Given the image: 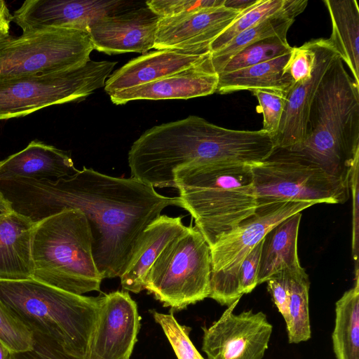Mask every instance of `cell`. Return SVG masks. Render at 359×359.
<instances>
[{
	"label": "cell",
	"instance_id": "obj_1",
	"mask_svg": "<svg viewBox=\"0 0 359 359\" xmlns=\"http://www.w3.org/2000/svg\"><path fill=\"white\" fill-rule=\"evenodd\" d=\"M0 192L12 210L36 223L65 210H79L87 218L92 252L103 278L119 277L145 228L179 197L158 194L134 177H118L83 167L57 180L0 181Z\"/></svg>",
	"mask_w": 359,
	"mask_h": 359
},
{
	"label": "cell",
	"instance_id": "obj_2",
	"mask_svg": "<svg viewBox=\"0 0 359 359\" xmlns=\"http://www.w3.org/2000/svg\"><path fill=\"white\" fill-rule=\"evenodd\" d=\"M349 184L359 158V85L337 56L311 105L304 140L290 149Z\"/></svg>",
	"mask_w": 359,
	"mask_h": 359
},
{
	"label": "cell",
	"instance_id": "obj_3",
	"mask_svg": "<svg viewBox=\"0 0 359 359\" xmlns=\"http://www.w3.org/2000/svg\"><path fill=\"white\" fill-rule=\"evenodd\" d=\"M0 301L34 337L72 358L86 359L99 297L74 294L29 278L0 280Z\"/></svg>",
	"mask_w": 359,
	"mask_h": 359
},
{
	"label": "cell",
	"instance_id": "obj_4",
	"mask_svg": "<svg viewBox=\"0 0 359 359\" xmlns=\"http://www.w3.org/2000/svg\"><path fill=\"white\" fill-rule=\"evenodd\" d=\"M252 165L190 164L173 173L180 207L210 248L257 208Z\"/></svg>",
	"mask_w": 359,
	"mask_h": 359
},
{
	"label": "cell",
	"instance_id": "obj_5",
	"mask_svg": "<svg viewBox=\"0 0 359 359\" xmlns=\"http://www.w3.org/2000/svg\"><path fill=\"white\" fill-rule=\"evenodd\" d=\"M89 222L65 210L35 223L31 238L32 278L76 294L100 291L104 279L93 257Z\"/></svg>",
	"mask_w": 359,
	"mask_h": 359
},
{
	"label": "cell",
	"instance_id": "obj_6",
	"mask_svg": "<svg viewBox=\"0 0 359 359\" xmlns=\"http://www.w3.org/2000/svg\"><path fill=\"white\" fill-rule=\"evenodd\" d=\"M211 270L210 247L190 225L160 253L145 277L144 289L164 306L184 309L209 297Z\"/></svg>",
	"mask_w": 359,
	"mask_h": 359
},
{
	"label": "cell",
	"instance_id": "obj_7",
	"mask_svg": "<svg viewBox=\"0 0 359 359\" xmlns=\"http://www.w3.org/2000/svg\"><path fill=\"white\" fill-rule=\"evenodd\" d=\"M251 169L257 207L285 201L339 204L350 196L348 182L287 149L275 148Z\"/></svg>",
	"mask_w": 359,
	"mask_h": 359
},
{
	"label": "cell",
	"instance_id": "obj_8",
	"mask_svg": "<svg viewBox=\"0 0 359 359\" xmlns=\"http://www.w3.org/2000/svg\"><path fill=\"white\" fill-rule=\"evenodd\" d=\"M116 65V62L89 60L81 67L63 72L0 77V121L83 100L104 86Z\"/></svg>",
	"mask_w": 359,
	"mask_h": 359
},
{
	"label": "cell",
	"instance_id": "obj_9",
	"mask_svg": "<svg viewBox=\"0 0 359 359\" xmlns=\"http://www.w3.org/2000/svg\"><path fill=\"white\" fill-rule=\"evenodd\" d=\"M94 50L88 33L54 28L0 40V77L63 72L81 67Z\"/></svg>",
	"mask_w": 359,
	"mask_h": 359
},
{
	"label": "cell",
	"instance_id": "obj_10",
	"mask_svg": "<svg viewBox=\"0 0 359 359\" xmlns=\"http://www.w3.org/2000/svg\"><path fill=\"white\" fill-rule=\"evenodd\" d=\"M313 205L308 201H285L258 206L252 215L222 236L210 248L209 297L228 306L239 299L235 297L233 283L245 257L276 225Z\"/></svg>",
	"mask_w": 359,
	"mask_h": 359
},
{
	"label": "cell",
	"instance_id": "obj_11",
	"mask_svg": "<svg viewBox=\"0 0 359 359\" xmlns=\"http://www.w3.org/2000/svg\"><path fill=\"white\" fill-rule=\"evenodd\" d=\"M239 299L210 327H203L202 350L207 359H262L273 326L262 311L233 313Z\"/></svg>",
	"mask_w": 359,
	"mask_h": 359
},
{
	"label": "cell",
	"instance_id": "obj_12",
	"mask_svg": "<svg viewBox=\"0 0 359 359\" xmlns=\"http://www.w3.org/2000/svg\"><path fill=\"white\" fill-rule=\"evenodd\" d=\"M123 0H27L13 14V21L28 33L54 28L88 33L97 20L140 5Z\"/></svg>",
	"mask_w": 359,
	"mask_h": 359
},
{
	"label": "cell",
	"instance_id": "obj_13",
	"mask_svg": "<svg viewBox=\"0 0 359 359\" xmlns=\"http://www.w3.org/2000/svg\"><path fill=\"white\" fill-rule=\"evenodd\" d=\"M140 316L128 291L99 296L86 359H130L137 340Z\"/></svg>",
	"mask_w": 359,
	"mask_h": 359
},
{
	"label": "cell",
	"instance_id": "obj_14",
	"mask_svg": "<svg viewBox=\"0 0 359 359\" xmlns=\"http://www.w3.org/2000/svg\"><path fill=\"white\" fill-rule=\"evenodd\" d=\"M159 20L144 2L97 20L88 34L93 48L100 52L146 53L154 48Z\"/></svg>",
	"mask_w": 359,
	"mask_h": 359
},
{
	"label": "cell",
	"instance_id": "obj_15",
	"mask_svg": "<svg viewBox=\"0 0 359 359\" xmlns=\"http://www.w3.org/2000/svg\"><path fill=\"white\" fill-rule=\"evenodd\" d=\"M315 53L311 75L293 83L286 97L278 130L273 137L275 148L290 149L304 139L311 105L322 79L334 60L339 56L328 39L311 40Z\"/></svg>",
	"mask_w": 359,
	"mask_h": 359
},
{
	"label": "cell",
	"instance_id": "obj_16",
	"mask_svg": "<svg viewBox=\"0 0 359 359\" xmlns=\"http://www.w3.org/2000/svg\"><path fill=\"white\" fill-rule=\"evenodd\" d=\"M242 12L223 5L178 16L160 18L154 48L196 50L210 48V43Z\"/></svg>",
	"mask_w": 359,
	"mask_h": 359
},
{
	"label": "cell",
	"instance_id": "obj_17",
	"mask_svg": "<svg viewBox=\"0 0 359 359\" xmlns=\"http://www.w3.org/2000/svg\"><path fill=\"white\" fill-rule=\"evenodd\" d=\"M210 53V48L161 49L146 53L111 74L105 82L104 90L109 95L155 81L203 61Z\"/></svg>",
	"mask_w": 359,
	"mask_h": 359
},
{
	"label": "cell",
	"instance_id": "obj_18",
	"mask_svg": "<svg viewBox=\"0 0 359 359\" xmlns=\"http://www.w3.org/2000/svg\"><path fill=\"white\" fill-rule=\"evenodd\" d=\"M218 74L210 55L203 61L155 81L109 95L115 104L140 100L189 99L216 93Z\"/></svg>",
	"mask_w": 359,
	"mask_h": 359
},
{
	"label": "cell",
	"instance_id": "obj_19",
	"mask_svg": "<svg viewBox=\"0 0 359 359\" xmlns=\"http://www.w3.org/2000/svg\"><path fill=\"white\" fill-rule=\"evenodd\" d=\"M182 217L161 215L141 233L119 276L126 291L139 293L144 290L145 277L164 248L187 227Z\"/></svg>",
	"mask_w": 359,
	"mask_h": 359
},
{
	"label": "cell",
	"instance_id": "obj_20",
	"mask_svg": "<svg viewBox=\"0 0 359 359\" xmlns=\"http://www.w3.org/2000/svg\"><path fill=\"white\" fill-rule=\"evenodd\" d=\"M77 170L66 151L33 140L22 150L0 161V181L15 179L57 180Z\"/></svg>",
	"mask_w": 359,
	"mask_h": 359
},
{
	"label": "cell",
	"instance_id": "obj_21",
	"mask_svg": "<svg viewBox=\"0 0 359 359\" xmlns=\"http://www.w3.org/2000/svg\"><path fill=\"white\" fill-rule=\"evenodd\" d=\"M34 224L13 210L0 216V280L32 278L31 238Z\"/></svg>",
	"mask_w": 359,
	"mask_h": 359
},
{
	"label": "cell",
	"instance_id": "obj_22",
	"mask_svg": "<svg viewBox=\"0 0 359 359\" xmlns=\"http://www.w3.org/2000/svg\"><path fill=\"white\" fill-rule=\"evenodd\" d=\"M301 218V212L286 218L264 237L257 275L258 285L281 271L294 273L304 271L300 265L297 252Z\"/></svg>",
	"mask_w": 359,
	"mask_h": 359
},
{
	"label": "cell",
	"instance_id": "obj_23",
	"mask_svg": "<svg viewBox=\"0 0 359 359\" xmlns=\"http://www.w3.org/2000/svg\"><path fill=\"white\" fill-rule=\"evenodd\" d=\"M307 4V0H287L278 13L242 32L222 49L211 53L213 70L219 74L231 58L250 45L273 36H287L295 18L304 11Z\"/></svg>",
	"mask_w": 359,
	"mask_h": 359
},
{
	"label": "cell",
	"instance_id": "obj_24",
	"mask_svg": "<svg viewBox=\"0 0 359 359\" xmlns=\"http://www.w3.org/2000/svg\"><path fill=\"white\" fill-rule=\"evenodd\" d=\"M332 22L327 39L359 85V8L356 0H325Z\"/></svg>",
	"mask_w": 359,
	"mask_h": 359
},
{
	"label": "cell",
	"instance_id": "obj_25",
	"mask_svg": "<svg viewBox=\"0 0 359 359\" xmlns=\"http://www.w3.org/2000/svg\"><path fill=\"white\" fill-rule=\"evenodd\" d=\"M290 53L232 72L218 74L216 93L227 94L261 88L289 90L294 82L289 74L283 72V69Z\"/></svg>",
	"mask_w": 359,
	"mask_h": 359
},
{
	"label": "cell",
	"instance_id": "obj_26",
	"mask_svg": "<svg viewBox=\"0 0 359 359\" xmlns=\"http://www.w3.org/2000/svg\"><path fill=\"white\" fill-rule=\"evenodd\" d=\"M336 359H359V269L355 268V283L335 304L334 327L332 334Z\"/></svg>",
	"mask_w": 359,
	"mask_h": 359
},
{
	"label": "cell",
	"instance_id": "obj_27",
	"mask_svg": "<svg viewBox=\"0 0 359 359\" xmlns=\"http://www.w3.org/2000/svg\"><path fill=\"white\" fill-rule=\"evenodd\" d=\"M309 285L305 271L290 273L288 318L285 323L290 344L306 341L311 338Z\"/></svg>",
	"mask_w": 359,
	"mask_h": 359
},
{
	"label": "cell",
	"instance_id": "obj_28",
	"mask_svg": "<svg viewBox=\"0 0 359 359\" xmlns=\"http://www.w3.org/2000/svg\"><path fill=\"white\" fill-rule=\"evenodd\" d=\"M292 47L287 36H277L248 46L231 58L219 74H226L255 65L290 53Z\"/></svg>",
	"mask_w": 359,
	"mask_h": 359
},
{
	"label": "cell",
	"instance_id": "obj_29",
	"mask_svg": "<svg viewBox=\"0 0 359 359\" xmlns=\"http://www.w3.org/2000/svg\"><path fill=\"white\" fill-rule=\"evenodd\" d=\"M287 0H259L243 11L210 45V53L224 48L238 34L281 11Z\"/></svg>",
	"mask_w": 359,
	"mask_h": 359
},
{
	"label": "cell",
	"instance_id": "obj_30",
	"mask_svg": "<svg viewBox=\"0 0 359 359\" xmlns=\"http://www.w3.org/2000/svg\"><path fill=\"white\" fill-rule=\"evenodd\" d=\"M0 343L15 354L32 351V332L0 301Z\"/></svg>",
	"mask_w": 359,
	"mask_h": 359
},
{
	"label": "cell",
	"instance_id": "obj_31",
	"mask_svg": "<svg viewBox=\"0 0 359 359\" xmlns=\"http://www.w3.org/2000/svg\"><path fill=\"white\" fill-rule=\"evenodd\" d=\"M155 321L161 327L178 359H205L189 337V331L180 325L172 313L153 312Z\"/></svg>",
	"mask_w": 359,
	"mask_h": 359
},
{
	"label": "cell",
	"instance_id": "obj_32",
	"mask_svg": "<svg viewBox=\"0 0 359 359\" xmlns=\"http://www.w3.org/2000/svg\"><path fill=\"white\" fill-rule=\"evenodd\" d=\"M289 90L261 88L252 90L263 115V128L272 138L276 135L285 109Z\"/></svg>",
	"mask_w": 359,
	"mask_h": 359
},
{
	"label": "cell",
	"instance_id": "obj_33",
	"mask_svg": "<svg viewBox=\"0 0 359 359\" xmlns=\"http://www.w3.org/2000/svg\"><path fill=\"white\" fill-rule=\"evenodd\" d=\"M225 0H149L148 8L159 18L175 17L219 7Z\"/></svg>",
	"mask_w": 359,
	"mask_h": 359
},
{
	"label": "cell",
	"instance_id": "obj_34",
	"mask_svg": "<svg viewBox=\"0 0 359 359\" xmlns=\"http://www.w3.org/2000/svg\"><path fill=\"white\" fill-rule=\"evenodd\" d=\"M262 241L245 257L239 266L233 283L234 294L241 299L244 294L251 292L258 285L257 275Z\"/></svg>",
	"mask_w": 359,
	"mask_h": 359
},
{
	"label": "cell",
	"instance_id": "obj_35",
	"mask_svg": "<svg viewBox=\"0 0 359 359\" xmlns=\"http://www.w3.org/2000/svg\"><path fill=\"white\" fill-rule=\"evenodd\" d=\"M315 63V53L311 41L300 47H292L283 72L290 76L294 83L304 81L309 78Z\"/></svg>",
	"mask_w": 359,
	"mask_h": 359
},
{
	"label": "cell",
	"instance_id": "obj_36",
	"mask_svg": "<svg viewBox=\"0 0 359 359\" xmlns=\"http://www.w3.org/2000/svg\"><path fill=\"white\" fill-rule=\"evenodd\" d=\"M290 273L281 271L266 280L268 290L278 311L286 322L288 318V285Z\"/></svg>",
	"mask_w": 359,
	"mask_h": 359
},
{
	"label": "cell",
	"instance_id": "obj_37",
	"mask_svg": "<svg viewBox=\"0 0 359 359\" xmlns=\"http://www.w3.org/2000/svg\"><path fill=\"white\" fill-rule=\"evenodd\" d=\"M358 162L359 158L353 163L349 181L350 190L353 195L352 255L355 262V265H358Z\"/></svg>",
	"mask_w": 359,
	"mask_h": 359
},
{
	"label": "cell",
	"instance_id": "obj_38",
	"mask_svg": "<svg viewBox=\"0 0 359 359\" xmlns=\"http://www.w3.org/2000/svg\"><path fill=\"white\" fill-rule=\"evenodd\" d=\"M13 17L6 1L0 0V40L8 36L11 22Z\"/></svg>",
	"mask_w": 359,
	"mask_h": 359
},
{
	"label": "cell",
	"instance_id": "obj_39",
	"mask_svg": "<svg viewBox=\"0 0 359 359\" xmlns=\"http://www.w3.org/2000/svg\"><path fill=\"white\" fill-rule=\"evenodd\" d=\"M259 0H225L224 6L229 9L243 11L257 3Z\"/></svg>",
	"mask_w": 359,
	"mask_h": 359
},
{
	"label": "cell",
	"instance_id": "obj_40",
	"mask_svg": "<svg viewBox=\"0 0 359 359\" xmlns=\"http://www.w3.org/2000/svg\"><path fill=\"white\" fill-rule=\"evenodd\" d=\"M12 208L10 203L0 192V216L11 212Z\"/></svg>",
	"mask_w": 359,
	"mask_h": 359
},
{
	"label": "cell",
	"instance_id": "obj_41",
	"mask_svg": "<svg viewBox=\"0 0 359 359\" xmlns=\"http://www.w3.org/2000/svg\"><path fill=\"white\" fill-rule=\"evenodd\" d=\"M0 359H16V355L0 343Z\"/></svg>",
	"mask_w": 359,
	"mask_h": 359
}]
</instances>
